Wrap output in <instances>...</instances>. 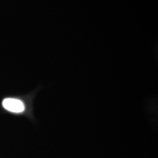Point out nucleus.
<instances>
[{
	"mask_svg": "<svg viewBox=\"0 0 158 158\" xmlns=\"http://www.w3.org/2000/svg\"><path fill=\"white\" fill-rule=\"evenodd\" d=\"M2 106L8 111L13 113H22L25 110L23 102L19 99L5 98L2 102Z\"/></svg>",
	"mask_w": 158,
	"mask_h": 158,
	"instance_id": "1",
	"label": "nucleus"
}]
</instances>
